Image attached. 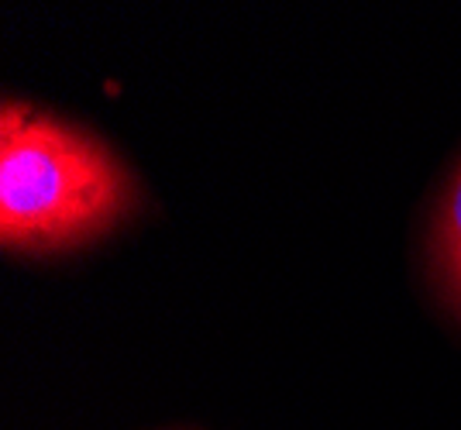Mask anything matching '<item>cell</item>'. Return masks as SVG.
<instances>
[{"mask_svg": "<svg viewBox=\"0 0 461 430\" xmlns=\"http://www.w3.org/2000/svg\"><path fill=\"white\" fill-rule=\"evenodd\" d=\"M135 207L124 162L83 128L4 100L0 114V241L56 252L111 231Z\"/></svg>", "mask_w": 461, "mask_h": 430, "instance_id": "6da1fadb", "label": "cell"}, {"mask_svg": "<svg viewBox=\"0 0 461 430\" xmlns=\"http://www.w3.org/2000/svg\"><path fill=\"white\" fill-rule=\"evenodd\" d=\"M441 252H444V269L451 275L455 290L461 293V166L458 173H455V179H451L447 200H444Z\"/></svg>", "mask_w": 461, "mask_h": 430, "instance_id": "7a4b0ae2", "label": "cell"}]
</instances>
